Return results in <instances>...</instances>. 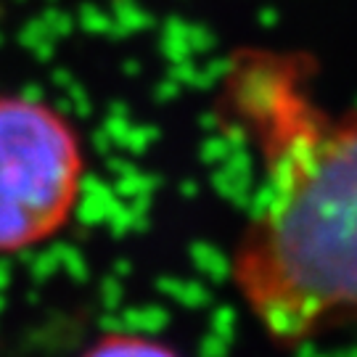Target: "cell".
Returning <instances> with one entry per match:
<instances>
[{"label":"cell","instance_id":"obj_3","mask_svg":"<svg viewBox=\"0 0 357 357\" xmlns=\"http://www.w3.org/2000/svg\"><path fill=\"white\" fill-rule=\"evenodd\" d=\"M79 357H183L172 344L143 333H106Z\"/></svg>","mask_w":357,"mask_h":357},{"label":"cell","instance_id":"obj_1","mask_svg":"<svg viewBox=\"0 0 357 357\" xmlns=\"http://www.w3.org/2000/svg\"><path fill=\"white\" fill-rule=\"evenodd\" d=\"M220 128L259 169L230 283L259 331L299 347L357 323V109H333L318 61L246 43L217 82Z\"/></svg>","mask_w":357,"mask_h":357},{"label":"cell","instance_id":"obj_2","mask_svg":"<svg viewBox=\"0 0 357 357\" xmlns=\"http://www.w3.org/2000/svg\"><path fill=\"white\" fill-rule=\"evenodd\" d=\"M85 175L77 130L53 106L0 98V255L56 236L75 212Z\"/></svg>","mask_w":357,"mask_h":357}]
</instances>
